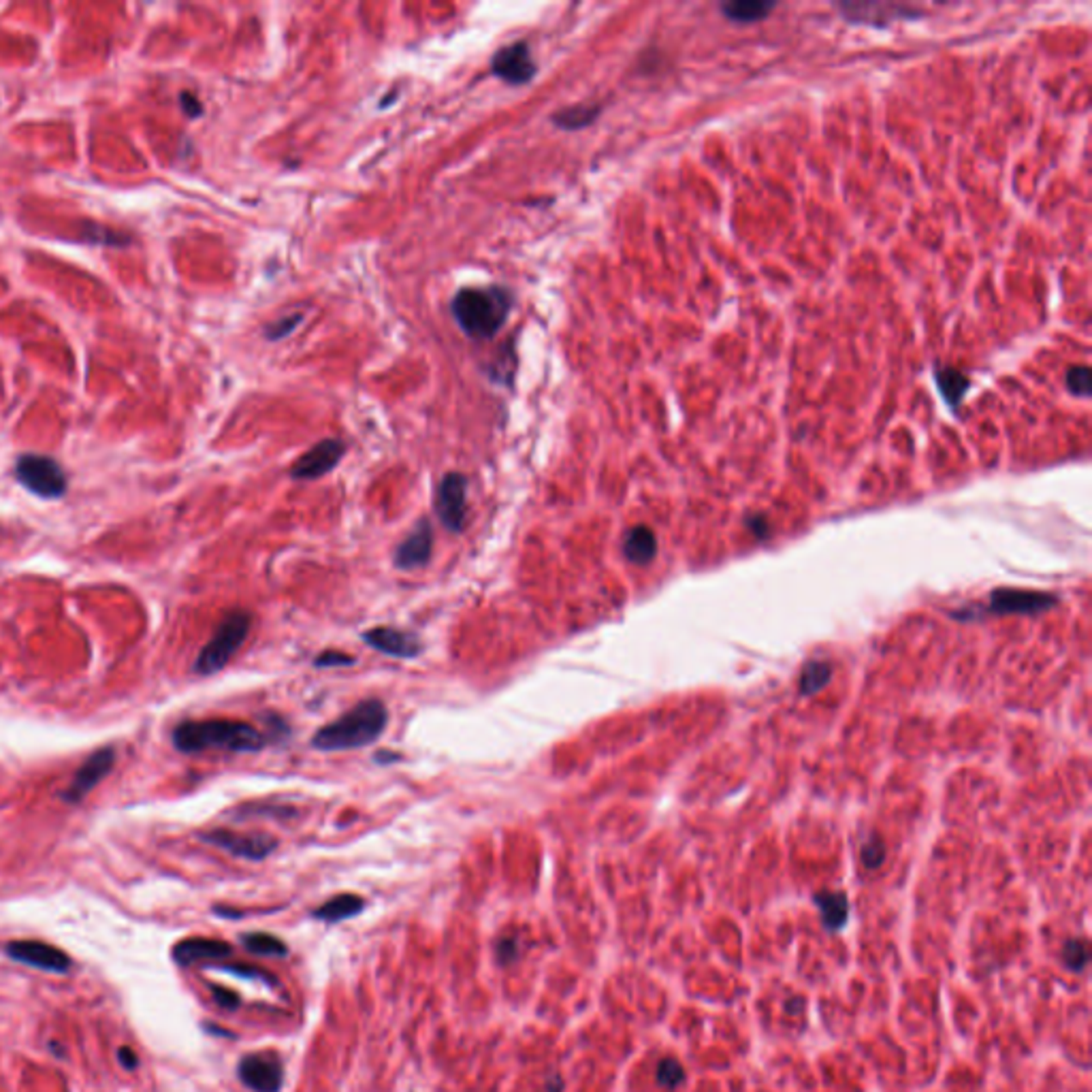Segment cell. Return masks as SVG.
<instances>
[{
    "label": "cell",
    "instance_id": "cell-1",
    "mask_svg": "<svg viewBox=\"0 0 1092 1092\" xmlns=\"http://www.w3.org/2000/svg\"><path fill=\"white\" fill-rule=\"evenodd\" d=\"M174 747L182 753L201 751H231V753H254L267 747L269 736L246 722L233 719H203L184 722L171 734Z\"/></svg>",
    "mask_w": 1092,
    "mask_h": 1092
},
{
    "label": "cell",
    "instance_id": "cell-2",
    "mask_svg": "<svg viewBox=\"0 0 1092 1092\" xmlns=\"http://www.w3.org/2000/svg\"><path fill=\"white\" fill-rule=\"evenodd\" d=\"M388 723V709L378 698H367L351 711L326 723L312 736V747L318 751H351L375 742Z\"/></svg>",
    "mask_w": 1092,
    "mask_h": 1092
},
{
    "label": "cell",
    "instance_id": "cell-3",
    "mask_svg": "<svg viewBox=\"0 0 1092 1092\" xmlns=\"http://www.w3.org/2000/svg\"><path fill=\"white\" fill-rule=\"evenodd\" d=\"M515 297L506 289H463L453 299V316L467 338L491 339L506 325Z\"/></svg>",
    "mask_w": 1092,
    "mask_h": 1092
},
{
    "label": "cell",
    "instance_id": "cell-4",
    "mask_svg": "<svg viewBox=\"0 0 1092 1092\" xmlns=\"http://www.w3.org/2000/svg\"><path fill=\"white\" fill-rule=\"evenodd\" d=\"M250 627L252 614L247 610H231L229 614H224L211 640L198 653L197 662H194V672L201 676H211L223 670L243 647L247 634H250Z\"/></svg>",
    "mask_w": 1092,
    "mask_h": 1092
},
{
    "label": "cell",
    "instance_id": "cell-5",
    "mask_svg": "<svg viewBox=\"0 0 1092 1092\" xmlns=\"http://www.w3.org/2000/svg\"><path fill=\"white\" fill-rule=\"evenodd\" d=\"M15 476L30 493L43 499L62 497L66 491V476L54 459L43 454H24L15 463Z\"/></svg>",
    "mask_w": 1092,
    "mask_h": 1092
},
{
    "label": "cell",
    "instance_id": "cell-6",
    "mask_svg": "<svg viewBox=\"0 0 1092 1092\" xmlns=\"http://www.w3.org/2000/svg\"><path fill=\"white\" fill-rule=\"evenodd\" d=\"M201 841L210 843V845L214 847H220V850L229 851L235 857H243V860H254V862L269 857L278 850V845H280L278 839L267 833H235V830H224V828L203 833Z\"/></svg>",
    "mask_w": 1092,
    "mask_h": 1092
},
{
    "label": "cell",
    "instance_id": "cell-7",
    "mask_svg": "<svg viewBox=\"0 0 1092 1092\" xmlns=\"http://www.w3.org/2000/svg\"><path fill=\"white\" fill-rule=\"evenodd\" d=\"M467 479L459 472H450L440 480L433 497V510L448 532L461 534L466 528Z\"/></svg>",
    "mask_w": 1092,
    "mask_h": 1092
},
{
    "label": "cell",
    "instance_id": "cell-8",
    "mask_svg": "<svg viewBox=\"0 0 1092 1092\" xmlns=\"http://www.w3.org/2000/svg\"><path fill=\"white\" fill-rule=\"evenodd\" d=\"M1058 602L1054 594L1033 589H1016V587H1001L990 594L988 613L990 614H1034L1041 610H1050Z\"/></svg>",
    "mask_w": 1092,
    "mask_h": 1092
},
{
    "label": "cell",
    "instance_id": "cell-9",
    "mask_svg": "<svg viewBox=\"0 0 1092 1092\" xmlns=\"http://www.w3.org/2000/svg\"><path fill=\"white\" fill-rule=\"evenodd\" d=\"M491 73L512 86H525L536 77L538 66L528 43L516 41L497 50V54L491 58Z\"/></svg>",
    "mask_w": 1092,
    "mask_h": 1092
},
{
    "label": "cell",
    "instance_id": "cell-10",
    "mask_svg": "<svg viewBox=\"0 0 1092 1092\" xmlns=\"http://www.w3.org/2000/svg\"><path fill=\"white\" fill-rule=\"evenodd\" d=\"M241 1084L254 1092H278L282 1089V1063L273 1054H247L237 1065Z\"/></svg>",
    "mask_w": 1092,
    "mask_h": 1092
},
{
    "label": "cell",
    "instance_id": "cell-11",
    "mask_svg": "<svg viewBox=\"0 0 1092 1092\" xmlns=\"http://www.w3.org/2000/svg\"><path fill=\"white\" fill-rule=\"evenodd\" d=\"M346 454V446L339 440H322L316 446L302 454L290 467V476L295 480H314L322 479L325 474L333 472L342 457Z\"/></svg>",
    "mask_w": 1092,
    "mask_h": 1092
},
{
    "label": "cell",
    "instance_id": "cell-12",
    "mask_svg": "<svg viewBox=\"0 0 1092 1092\" xmlns=\"http://www.w3.org/2000/svg\"><path fill=\"white\" fill-rule=\"evenodd\" d=\"M11 961L50 973H64L70 969V958L54 945L43 941H11L4 948Z\"/></svg>",
    "mask_w": 1092,
    "mask_h": 1092
},
{
    "label": "cell",
    "instance_id": "cell-13",
    "mask_svg": "<svg viewBox=\"0 0 1092 1092\" xmlns=\"http://www.w3.org/2000/svg\"><path fill=\"white\" fill-rule=\"evenodd\" d=\"M113 764H116V749L113 747H103V749L95 751L75 772L69 790L64 791L66 802H79V800L86 798L112 772Z\"/></svg>",
    "mask_w": 1092,
    "mask_h": 1092
},
{
    "label": "cell",
    "instance_id": "cell-14",
    "mask_svg": "<svg viewBox=\"0 0 1092 1092\" xmlns=\"http://www.w3.org/2000/svg\"><path fill=\"white\" fill-rule=\"evenodd\" d=\"M431 555H433V529L427 519H421L417 525H414L412 532L406 536V540L397 545L393 561H395V568L404 570V572H410V570H418L423 568V565H427L429 561H431Z\"/></svg>",
    "mask_w": 1092,
    "mask_h": 1092
},
{
    "label": "cell",
    "instance_id": "cell-15",
    "mask_svg": "<svg viewBox=\"0 0 1092 1092\" xmlns=\"http://www.w3.org/2000/svg\"><path fill=\"white\" fill-rule=\"evenodd\" d=\"M365 644L375 649L378 653H384L388 657L397 660H414L423 653L421 640L414 634L397 627H374V630L363 631Z\"/></svg>",
    "mask_w": 1092,
    "mask_h": 1092
},
{
    "label": "cell",
    "instance_id": "cell-16",
    "mask_svg": "<svg viewBox=\"0 0 1092 1092\" xmlns=\"http://www.w3.org/2000/svg\"><path fill=\"white\" fill-rule=\"evenodd\" d=\"M231 956V945L218 939H186L174 948L178 965H194L203 961H223Z\"/></svg>",
    "mask_w": 1092,
    "mask_h": 1092
},
{
    "label": "cell",
    "instance_id": "cell-17",
    "mask_svg": "<svg viewBox=\"0 0 1092 1092\" xmlns=\"http://www.w3.org/2000/svg\"><path fill=\"white\" fill-rule=\"evenodd\" d=\"M623 555L636 565H647L657 555V538L647 525H636L623 538Z\"/></svg>",
    "mask_w": 1092,
    "mask_h": 1092
},
{
    "label": "cell",
    "instance_id": "cell-18",
    "mask_svg": "<svg viewBox=\"0 0 1092 1092\" xmlns=\"http://www.w3.org/2000/svg\"><path fill=\"white\" fill-rule=\"evenodd\" d=\"M365 909V900L357 894H338L333 899H329L326 903H322L320 907L314 911V918L322 919V922H342V919L348 918H355L359 915L361 911Z\"/></svg>",
    "mask_w": 1092,
    "mask_h": 1092
},
{
    "label": "cell",
    "instance_id": "cell-19",
    "mask_svg": "<svg viewBox=\"0 0 1092 1092\" xmlns=\"http://www.w3.org/2000/svg\"><path fill=\"white\" fill-rule=\"evenodd\" d=\"M815 905L821 913V922H824V926L828 930H837V928H841L847 922L850 903H847V896L841 894V892H821V894H815Z\"/></svg>",
    "mask_w": 1092,
    "mask_h": 1092
},
{
    "label": "cell",
    "instance_id": "cell-20",
    "mask_svg": "<svg viewBox=\"0 0 1092 1092\" xmlns=\"http://www.w3.org/2000/svg\"><path fill=\"white\" fill-rule=\"evenodd\" d=\"M843 13H845L847 20L851 21H866V24H877L879 17L888 15L896 17H907L909 15V7H899V4H841Z\"/></svg>",
    "mask_w": 1092,
    "mask_h": 1092
},
{
    "label": "cell",
    "instance_id": "cell-21",
    "mask_svg": "<svg viewBox=\"0 0 1092 1092\" xmlns=\"http://www.w3.org/2000/svg\"><path fill=\"white\" fill-rule=\"evenodd\" d=\"M935 378L943 400L948 401L952 408H958L961 401L965 400L967 388H969V378H967L962 371L954 369V367H941V369H936Z\"/></svg>",
    "mask_w": 1092,
    "mask_h": 1092
},
{
    "label": "cell",
    "instance_id": "cell-22",
    "mask_svg": "<svg viewBox=\"0 0 1092 1092\" xmlns=\"http://www.w3.org/2000/svg\"><path fill=\"white\" fill-rule=\"evenodd\" d=\"M772 9H775V4L762 3V0H732V3L722 4L723 15L732 21H741V24L764 20Z\"/></svg>",
    "mask_w": 1092,
    "mask_h": 1092
},
{
    "label": "cell",
    "instance_id": "cell-23",
    "mask_svg": "<svg viewBox=\"0 0 1092 1092\" xmlns=\"http://www.w3.org/2000/svg\"><path fill=\"white\" fill-rule=\"evenodd\" d=\"M830 680H833V666L828 662L813 660L804 664L802 672H800L798 689L802 696H813V693L821 692Z\"/></svg>",
    "mask_w": 1092,
    "mask_h": 1092
},
{
    "label": "cell",
    "instance_id": "cell-24",
    "mask_svg": "<svg viewBox=\"0 0 1092 1092\" xmlns=\"http://www.w3.org/2000/svg\"><path fill=\"white\" fill-rule=\"evenodd\" d=\"M598 116L600 107H594V105H574V107H565L561 112H557L552 116V124H557L564 131H578V128L594 124Z\"/></svg>",
    "mask_w": 1092,
    "mask_h": 1092
},
{
    "label": "cell",
    "instance_id": "cell-25",
    "mask_svg": "<svg viewBox=\"0 0 1092 1092\" xmlns=\"http://www.w3.org/2000/svg\"><path fill=\"white\" fill-rule=\"evenodd\" d=\"M241 945L254 956H286L289 948L278 936L267 935V932H250L241 936Z\"/></svg>",
    "mask_w": 1092,
    "mask_h": 1092
},
{
    "label": "cell",
    "instance_id": "cell-26",
    "mask_svg": "<svg viewBox=\"0 0 1092 1092\" xmlns=\"http://www.w3.org/2000/svg\"><path fill=\"white\" fill-rule=\"evenodd\" d=\"M1090 948L1084 939H1071L1063 948V961L1071 971H1082L1089 965Z\"/></svg>",
    "mask_w": 1092,
    "mask_h": 1092
},
{
    "label": "cell",
    "instance_id": "cell-27",
    "mask_svg": "<svg viewBox=\"0 0 1092 1092\" xmlns=\"http://www.w3.org/2000/svg\"><path fill=\"white\" fill-rule=\"evenodd\" d=\"M657 1084L666 1090H674L683 1084L685 1080V1071L680 1067V1063H676L674 1058H664L660 1065H657Z\"/></svg>",
    "mask_w": 1092,
    "mask_h": 1092
},
{
    "label": "cell",
    "instance_id": "cell-28",
    "mask_svg": "<svg viewBox=\"0 0 1092 1092\" xmlns=\"http://www.w3.org/2000/svg\"><path fill=\"white\" fill-rule=\"evenodd\" d=\"M1067 388L1077 397H1086L1090 393V369L1086 365H1073L1067 371Z\"/></svg>",
    "mask_w": 1092,
    "mask_h": 1092
},
{
    "label": "cell",
    "instance_id": "cell-29",
    "mask_svg": "<svg viewBox=\"0 0 1092 1092\" xmlns=\"http://www.w3.org/2000/svg\"><path fill=\"white\" fill-rule=\"evenodd\" d=\"M860 857L866 869H879L883 864V860H886V847H883V843L879 839H873V841L864 843Z\"/></svg>",
    "mask_w": 1092,
    "mask_h": 1092
},
{
    "label": "cell",
    "instance_id": "cell-30",
    "mask_svg": "<svg viewBox=\"0 0 1092 1092\" xmlns=\"http://www.w3.org/2000/svg\"><path fill=\"white\" fill-rule=\"evenodd\" d=\"M302 320H303V314H290V316L282 318V320L273 322V325L269 326L267 338L273 339V342H276V339L286 338V335H290L299 325H302Z\"/></svg>",
    "mask_w": 1092,
    "mask_h": 1092
},
{
    "label": "cell",
    "instance_id": "cell-31",
    "mask_svg": "<svg viewBox=\"0 0 1092 1092\" xmlns=\"http://www.w3.org/2000/svg\"><path fill=\"white\" fill-rule=\"evenodd\" d=\"M352 664H355V657L342 651H322L320 656H316V660H314V666L316 668H342V666H352Z\"/></svg>",
    "mask_w": 1092,
    "mask_h": 1092
},
{
    "label": "cell",
    "instance_id": "cell-32",
    "mask_svg": "<svg viewBox=\"0 0 1092 1092\" xmlns=\"http://www.w3.org/2000/svg\"><path fill=\"white\" fill-rule=\"evenodd\" d=\"M211 992H214V1001L218 1003L220 1007H227V1010H235V1007L240 1005V1003H241L240 994L231 992V990L214 988V990H211Z\"/></svg>",
    "mask_w": 1092,
    "mask_h": 1092
},
{
    "label": "cell",
    "instance_id": "cell-33",
    "mask_svg": "<svg viewBox=\"0 0 1092 1092\" xmlns=\"http://www.w3.org/2000/svg\"><path fill=\"white\" fill-rule=\"evenodd\" d=\"M747 528L751 529V534H753V536L758 538V540H764V538L768 536V521H766V516H762V515L749 516V519H747Z\"/></svg>",
    "mask_w": 1092,
    "mask_h": 1092
},
{
    "label": "cell",
    "instance_id": "cell-34",
    "mask_svg": "<svg viewBox=\"0 0 1092 1092\" xmlns=\"http://www.w3.org/2000/svg\"><path fill=\"white\" fill-rule=\"evenodd\" d=\"M224 969L235 973V975L252 977V979H260V981H269V984H276V979H273V977H269L267 971L252 969V967H224Z\"/></svg>",
    "mask_w": 1092,
    "mask_h": 1092
},
{
    "label": "cell",
    "instance_id": "cell-35",
    "mask_svg": "<svg viewBox=\"0 0 1092 1092\" xmlns=\"http://www.w3.org/2000/svg\"><path fill=\"white\" fill-rule=\"evenodd\" d=\"M182 107L190 118H198L203 113L201 101H198L194 95H190V92H184L182 95Z\"/></svg>",
    "mask_w": 1092,
    "mask_h": 1092
},
{
    "label": "cell",
    "instance_id": "cell-36",
    "mask_svg": "<svg viewBox=\"0 0 1092 1092\" xmlns=\"http://www.w3.org/2000/svg\"><path fill=\"white\" fill-rule=\"evenodd\" d=\"M118 1060H120L122 1067L128 1069V1071H132V1069H135L137 1065H139V1060H137V1054L131 1050V1047H120V1052H118Z\"/></svg>",
    "mask_w": 1092,
    "mask_h": 1092
},
{
    "label": "cell",
    "instance_id": "cell-37",
    "mask_svg": "<svg viewBox=\"0 0 1092 1092\" xmlns=\"http://www.w3.org/2000/svg\"><path fill=\"white\" fill-rule=\"evenodd\" d=\"M497 956H499V958H502V961H503V962H508V961H512V958H515V956H516V945H515V943H512V941H510V939H503V941H502V943H499V948H497Z\"/></svg>",
    "mask_w": 1092,
    "mask_h": 1092
}]
</instances>
